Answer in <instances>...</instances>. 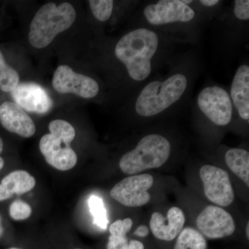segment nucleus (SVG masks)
<instances>
[{
    "label": "nucleus",
    "instance_id": "nucleus-18",
    "mask_svg": "<svg viewBox=\"0 0 249 249\" xmlns=\"http://www.w3.org/2000/svg\"><path fill=\"white\" fill-rule=\"evenodd\" d=\"M183 2L188 5L197 11L204 18L205 20L209 21L217 18L223 11L224 1L219 0H182Z\"/></svg>",
    "mask_w": 249,
    "mask_h": 249
},
{
    "label": "nucleus",
    "instance_id": "nucleus-24",
    "mask_svg": "<svg viewBox=\"0 0 249 249\" xmlns=\"http://www.w3.org/2000/svg\"><path fill=\"white\" fill-rule=\"evenodd\" d=\"M129 241L126 236L110 235L107 249H129Z\"/></svg>",
    "mask_w": 249,
    "mask_h": 249
},
{
    "label": "nucleus",
    "instance_id": "nucleus-22",
    "mask_svg": "<svg viewBox=\"0 0 249 249\" xmlns=\"http://www.w3.org/2000/svg\"><path fill=\"white\" fill-rule=\"evenodd\" d=\"M32 210L27 203L21 200L14 201L10 206V215L15 220H23L30 217Z\"/></svg>",
    "mask_w": 249,
    "mask_h": 249
},
{
    "label": "nucleus",
    "instance_id": "nucleus-17",
    "mask_svg": "<svg viewBox=\"0 0 249 249\" xmlns=\"http://www.w3.org/2000/svg\"><path fill=\"white\" fill-rule=\"evenodd\" d=\"M207 241L199 231L193 228L183 229L177 237L173 249H207Z\"/></svg>",
    "mask_w": 249,
    "mask_h": 249
},
{
    "label": "nucleus",
    "instance_id": "nucleus-11",
    "mask_svg": "<svg viewBox=\"0 0 249 249\" xmlns=\"http://www.w3.org/2000/svg\"><path fill=\"white\" fill-rule=\"evenodd\" d=\"M11 93L15 103L29 112L47 114L53 107V101L49 93L37 83L33 82L19 83Z\"/></svg>",
    "mask_w": 249,
    "mask_h": 249
},
{
    "label": "nucleus",
    "instance_id": "nucleus-8",
    "mask_svg": "<svg viewBox=\"0 0 249 249\" xmlns=\"http://www.w3.org/2000/svg\"><path fill=\"white\" fill-rule=\"evenodd\" d=\"M205 196L211 202L227 207L235 199V193L227 170L212 165H204L199 171Z\"/></svg>",
    "mask_w": 249,
    "mask_h": 249
},
{
    "label": "nucleus",
    "instance_id": "nucleus-2",
    "mask_svg": "<svg viewBox=\"0 0 249 249\" xmlns=\"http://www.w3.org/2000/svg\"><path fill=\"white\" fill-rule=\"evenodd\" d=\"M139 23L159 31L183 45L195 44L206 22L197 11L182 0L147 1L139 10Z\"/></svg>",
    "mask_w": 249,
    "mask_h": 249
},
{
    "label": "nucleus",
    "instance_id": "nucleus-33",
    "mask_svg": "<svg viewBox=\"0 0 249 249\" xmlns=\"http://www.w3.org/2000/svg\"></svg>",
    "mask_w": 249,
    "mask_h": 249
},
{
    "label": "nucleus",
    "instance_id": "nucleus-21",
    "mask_svg": "<svg viewBox=\"0 0 249 249\" xmlns=\"http://www.w3.org/2000/svg\"><path fill=\"white\" fill-rule=\"evenodd\" d=\"M90 9L94 18L101 22L110 19L114 11V1L112 0H91Z\"/></svg>",
    "mask_w": 249,
    "mask_h": 249
},
{
    "label": "nucleus",
    "instance_id": "nucleus-31",
    "mask_svg": "<svg viewBox=\"0 0 249 249\" xmlns=\"http://www.w3.org/2000/svg\"><path fill=\"white\" fill-rule=\"evenodd\" d=\"M3 233V228L1 227V217H0V237H1V235Z\"/></svg>",
    "mask_w": 249,
    "mask_h": 249
},
{
    "label": "nucleus",
    "instance_id": "nucleus-23",
    "mask_svg": "<svg viewBox=\"0 0 249 249\" xmlns=\"http://www.w3.org/2000/svg\"><path fill=\"white\" fill-rule=\"evenodd\" d=\"M132 224L133 222L130 218H126L124 220L118 219L109 227V232L111 235L126 236L132 229Z\"/></svg>",
    "mask_w": 249,
    "mask_h": 249
},
{
    "label": "nucleus",
    "instance_id": "nucleus-32",
    "mask_svg": "<svg viewBox=\"0 0 249 249\" xmlns=\"http://www.w3.org/2000/svg\"><path fill=\"white\" fill-rule=\"evenodd\" d=\"M9 249H19V248H15V247H13V248H10Z\"/></svg>",
    "mask_w": 249,
    "mask_h": 249
},
{
    "label": "nucleus",
    "instance_id": "nucleus-26",
    "mask_svg": "<svg viewBox=\"0 0 249 249\" xmlns=\"http://www.w3.org/2000/svg\"><path fill=\"white\" fill-rule=\"evenodd\" d=\"M12 196V195L6 191V188L2 185L0 184V201L10 199Z\"/></svg>",
    "mask_w": 249,
    "mask_h": 249
},
{
    "label": "nucleus",
    "instance_id": "nucleus-25",
    "mask_svg": "<svg viewBox=\"0 0 249 249\" xmlns=\"http://www.w3.org/2000/svg\"><path fill=\"white\" fill-rule=\"evenodd\" d=\"M148 234V228H147L146 226L145 225L140 226V227L137 228V230H136V231L134 232V235L138 236V237H146Z\"/></svg>",
    "mask_w": 249,
    "mask_h": 249
},
{
    "label": "nucleus",
    "instance_id": "nucleus-29",
    "mask_svg": "<svg viewBox=\"0 0 249 249\" xmlns=\"http://www.w3.org/2000/svg\"><path fill=\"white\" fill-rule=\"evenodd\" d=\"M3 147H4V142H3L2 139L0 137V153L2 152Z\"/></svg>",
    "mask_w": 249,
    "mask_h": 249
},
{
    "label": "nucleus",
    "instance_id": "nucleus-3",
    "mask_svg": "<svg viewBox=\"0 0 249 249\" xmlns=\"http://www.w3.org/2000/svg\"><path fill=\"white\" fill-rule=\"evenodd\" d=\"M76 18V11L70 3L58 6L53 2L43 5L31 21L29 43L36 49L45 48L58 34L70 29Z\"/></svg>",
    "mask_w": 249,
    "mask_h": 249
},
{
    "label": "nucleus",
    "instance_id": "nucleus-13",
    "mask_svg": "<svg viewBox=\"0 0 249 249\" xmlns=\"http://www.w3.org/2000/svg\"><path fill=\"white\" fill-rule=\"evenodd\" d=\"M185 222L186 217L182 210L175 206L168 210L165 217L160 213H154L150 221V230L158 240L171 242L183 230Z\"/></svg>",
    "mask_w": 249,
    "mask_h": 249
},
{
    "label": "nucleus",
    "instance_id": "nucleus-7",
    "mask_svg": "<svg viewBox=\"0 0 249 249\" xmlns=\"http://www.w3.org/2000/svg\"><path fill=\"white\" fill-rule=\"evenodd\" d=\"M153 183V177L149 174L132 175L116 183L111 190L110 196L127 207H140L150 201L148 190Z\"/></svg>",
    "mask_w": 249,
    "mask_h": 249
},
{
    "label": "nucleus",
    "instance_id": "nucleus-30",
    "mask_svg": "<svg viewBox=\"0 0 249 249\" xmlns=\"http://www.w3.org/2000/svg\"><path fill=\"white\" fill-rule=\"evenodd\" d=\"M4 160H3V159L1 158V157H0V170L1 169V168L4 167Z\"/></svg>",
    "mask_w": 249,
    "mask_h": 249
},
{
    "label": "nucleus",
    "instance_id": "nucleus-12",
    "mask_svg": "<svg viewBox=\"0 0 249 249\" xmlns=\"http://www.w3.org/2000/svg\"><path fill=\"white\" fill-rule=\"evenodd\" d=\"M233 119L237 117L249 124V65L245 60L237 67L229 91Z\"/></svg>",
    "mask_w": 249,
    "mask_h": 249
},
{
    "label": "nucleus",
    "instance_id": "nucleus-1",
    "mask_svg": "<svg viewBox=\"0 0 249 249\" xmlns=\"http://www.w3.org/2000/svg\"><path fill=\"white\" fill-rule=\"evenodd\" d=\"M166 67L167 71L156 73L136 91L132 109L140 119H153L178 109L191 96L200 70L196 55L178 54Z\"/></svg>",
    "mask_w": 249,
    "mask_h": 249
},
{
    "label": "nucleus",
    "instance_id": "nucleus-10",
    "mask_svg": "<svg viewBox=\"0 0 249 249\" xmlns=\"http://www.w3.org/2000/svg\"><path fill=\"white\" fill-rule=\"evenodd\" d=\"M196 224L199 231L211 240L229 237L235 231L231 214L219 206L205 208L196 218Z\"/></svg>",
    "mask_w": 249,
    "mask_h": 249
},
{
    "label": "nucleus",
    "instance_id": "nucleus-9",
    "mask_svg": "<svg viewBox=\"0 0 249 249\" xmlns=\"http://www.w3.org/2000/svg\"><path fill=\"white\" fill-rule=\"evenodd\" d=\"M52 85L60 93H74L81 98H93L98 96L100 86L93 78L77 73L67 65H60L53 73Z\"/></svg>",
    "mask_w": 249,
    "mask_h": 249
},
{
    "label": "nucleus",
    "instance_id": "nucleus-5",
    "mask_svg": "<svg viewBox=\"0 0 249 249\" xmlns=\"http://www.w3.org/2000/svg\"><path fill=\"white\" fill-rule=\"evenodd\" d=\"M50 133L40 141V150L46 161L54 168L66 171L77 163L78 157L71 148V142L76 136L73 126L66 121H52L49 124Z\"/></svg>",
    "mask_w": 249,
    "mask_h": 249
},
{
    "label": "nucleus",
    "instance_id": "nucleus-28",
    "mask_svg": "<svg viewBox=\"0 0 249 249\" xmlns=\"http://www.w3.org/2000/svg\"><path fill=\"white\" fill-rule=\"evenodd\" d=\"M246 236H247V239H249V223L247 222V226H246L245 229Z\"/></svg>",
    "mask_w": 249,
    "mask_h": 249
},
{
    "label": "nucleus",
    "instance_id": "nucleus-27",
    "mask_svg": "<svg viewBox=\"0 0 249 249\" xmlns=\"http://www.w3.org/2000/svg\"><path fill=\"white\" fill-rule=\"evenodd\" d=\"M129 249H144L143 244L139 240H132L129 242Z\"/></svg>",
    "mask_w": 249,
    "mask_h": 249
},
{
    "label": "nucleus",
    "instance_id": "nucleus-15",
    "mask_svg": "<svg viewBox=\"0 0 249 249\" xmlns=\"http://www.w3.org/2000/svg\"><path fill=\"white\" fill-rule=\"evenodd\" d=\"M227 166L249 186V153L245 149L230 148L224 156Z\"/></svg>",
    "mask_w": 249,
    "mask_h": 249
},
{
    "label": "nucleus",
    "instance_id": "nucleus-20",
    "mask_svg": "<svg viewBox=\"0 0 249 249\" xmlns=\"http://www.w3.org/2000/svg\"><path fill=\"white\" fill-rule=\"evenodd\" d=\"M90 213L93 217V222L98 227L107 229L108 223L107 211L105 208L103 199L99 196H91L88 201Z\"/></svg>",
    "mask_w": 249,
    "mask_h": 249
},
{
    "label": "nucleus",
    "instance_id": "nucleus-14",
    "mask_svg": "<svg viewBox=\"0 0 249 249\" xmlns=\"http://www.w3.org/2000/svg\"><path fill=\"white\" fill-rule=\"evenodd\" d=\"M0 123L6 130L24 138L32 137L36 132L34 121L16 103L6 101L0 105Z\"/></svg>",
    "mask_w": 249,
    "mask_h": 249
},
{
    "label": "nucleus",
    "instance_id": "nucleus-4",
    "mask_svg": "<svg viewBox=\"0 0 249 249\" xmlns=\"http://www.w3.org/2000/svg\"><path fill=\"white\" fill-rule=\"evenodd\" d=\"M172 144L164 135L152 133L143 136L119 161L123 173L133 175L145 170L159 168L169 160Z\"/></svg>",
    "mask_w": 249,
    "mask_h": 249
},
{
    "label": "nucleus",
    "instance_id": "nucleus-6",
    "mask_svg": "<svg viewBox=\"0 0 249 249\" xmlns=\"http://www.w3.org/2000/svg\"><path fill=\"white\" fill-rule=\"evenodd\" d=\"M193 108L196 114L217 127L229 125L233 119L229 90L219 85L203 88L195 98Z\"/></svg>",
    "mask_w": 249,
    "mask_h": 249
},
{
    "label": "nucleus",
    "instance_id": "nucleus-19",
    "mask_svg": "<svg viewBox=\"0 0 249 249\" xmlns=\"http://www.w3.org/2000/svg\"><path fill=\"white\" fill-rule=\"evenodd\" d=\"M19 76L16 70L10 67L0 51V89L11 92L19 84Z\"/></svg>",
    "mask_w": 249,
    "mask_h": 249
},
{
    "label": "nucleus",
    "instance_id": "nucleus-16",
    "mask_svg": "<svg viewBox=\"0 0 249 249\" xmlns=\"http://www.w3.org/2000/svg\"><path fill=\"white\" fill-rule=\"evenodd\" d=\"M1 185L12 196L22 195L31 191L35 187L36 179L27 171L16 170L6 175L1 180Z\"/></svg>",
    "mask_w": 249,
    "mask_h": 249
}]
</instances>
